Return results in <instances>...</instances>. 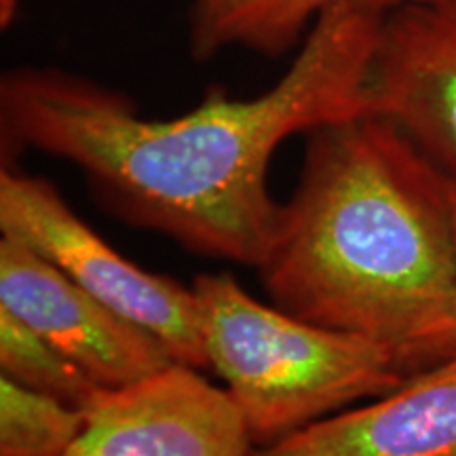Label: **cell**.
Instances as JSON below:
<instances>
[{"instance_id": "obj_1", "label": "cell", "mask_w": 456, "mask_h": 456, "mask_svg": "<svg viewBox=\"0 0 456 456\" xmlns=\"http://www.w3.org/2000/svg\"><path fill=\"white\" fill-rule=\"evenodd\" d=\"M385 20L374 0H336L269 91L248 100L209 94L161 121L89 78L15 68L0 81L3 142L77 165L129 226L256 269L281 205L269 192L273 155L292 135L370 112Z\"/></svg>"}, {"instance_id": "obj_2", "label": "cell", "mask_w": 456, "mask_h": 456, "mask_svg": "<svg viewBox=\"0 0 456 456\" xmlns=\"http://www.w3.org/2000/svg\"><path fill=\"white\" fill-rule=\"evenodd\" d=\"M256 269L279 309L376 342L410 376L456 355L450 178L379 114L306 134Z\"/></svg>"}, {"instance_id": "obj_3", "label": "cell", "mask_w": 456, "mask_h": 456, "mask_svg": "<svg viewBox=\"0 0 456 456\" xmlns=\"http://www.w3.org/2000/svg\"><path fill=\"white\" fill-rule=\"evenodd\" d=\"M192 289L208 370L224 380L256 448L410 379L376 342L258 302L228 273H203Z\"/></svg>"}, {"instance_id": "obj_4", "label": "cell", "mask_w": 456, "mask_h": 456, "mask_svg": "<svg viewBox=\"0 0 456 456\" xmlns=\"http://www.w3.org/2000/svg\"><path fill=\"white\" fill-rule=\"evenodd\" d=\"M0 231L20 239L110 309L155 334L175 362L208 370L195 289L140 269L118 254L72 212L49 180L3 167Z\"/></svg>"}, {"instance_id": "obj_5", "label": "cell", "mask_w": 456, "mask_h": 456, "mask_svg": "<svg viewBox=\"0 0 456 456\" xmlns=\"http://www.w3.org/2000/svg\"><path fill=\"white\" fill-rule=\"evenodd\" d=\"M254 450L228 391L174 362L131 385L102 389L64 456H254Z\"/></svg>"}, {"instance_id": "obj_6", "label": "cell", "mask_w": 456, "mask_h": 456, "mask_svg": "<svg viewBox=\"0 0 456 456\" xmlns=\"http://www.w3.org/2000/svg\"><path fill=\"white\" fill-rule=\"evenodd\" d=\"M0 306L37 330L102 389L157 374L175 359L131 319L15 237H0Z\"/></svg>"}, {"instance_id": "obj_7", "label": "cell", "mask_w": 456, "mask_h": 456, "mask_svg": "<svg viewBox=\"0 0 456 456\" xmlns=\"http://www.w3.org/2000/svg\"><path fill=\"white\" fill-rule=\"evenodd\" d=\"M368 98L370 112L456 182V3L387 15Z\"/></svg>"}, {"instance_id": "obj_8", "label": "cell", "mask_w": 456, "mask_h": 456, "mask_svg": "<svg viewBox=\"0 0 456 456\" xmlns=\"http://www.w3.org/2000/svg\"><path fill=\"white\" fill-rule=\"evenodd\" d=\"M254 456H456V355Z\"/></svg>"}, {"instance_id": "obj_9", "label": "cell", "mask_w": 456, "mask_h": 456, "mask_svg": "<svg viewBox=\"0 0 456 456\" xmlns=\"http://www.w3.org/2000/svg\"><path fill=\"white\" fill-rule=\"evenodd\" d=\"M336 0H195L191 49L208 60L226 47L283 53Z\"/></svg>"}, {"instance_id": "obj_10", "label": "cell", "mask_w": 456, "mask_h": 456, "mask_svg": "<svg viewBox=\"0 0 456 456\" xmlns=\"http://www.w3.org/2000/svg\"><path fill=\"white\" fill-rule=\"evenodd\" d=\"M0 370L13 383L85 410L102 387L37 330L0 306Z\"/></svg>"}, {"instance_id": "obj_11", "label": "cell", "mask_w": 456, "mask_h": 456, "mask_svg": "<svg viewBox=\"0 0 456 456\" xmlns=\"http://www.w3.org/2000/svg\"><path fill=\"white\" fill-rule=\"evenodd\" d=\"M85 427V410L0 376V456H64Z\"/></svg>"}, {"instance_id": "obj_12", "label": "cell", "mask_w": 456, "mask_h": 456, "mask_svg": "<svg viewBox=\"0 0 456 456\" xmlns=\"http://www.w3.org/2000/svg\"><path fill=\"white\" fill-rule=\"evenodd\" d=\"M380 7H440V4H452L456 0H374Z\"/></svg>"}, {"instance_id": "obj_13", "label": "cell", "mask_w": 456, "mask_h": 456, "mask_svg": "<svg viewBox=\"0 0 456 456\" xmlns=\"http://www.w3.org/2000/svg\"><path fill=\"white\" fill-rule=\"evenodd\" d=\"M15 7H17V0H3V3H0V17H3V24H7V21L13 20Z\"/></svg>"}, {"instance_id": "obj_14", "label": "cell", "mask_w": 456, "mask_h": 456, "mask_svg": "<svg viewBox=\"0 0 456 456\" xmlns=\"http://www.w3.org/2000/svg\"><path fill=\"white\" fill-rule=\"evenodd\" d=\"M450 197H452V208H454V226H456V182L450 180Z\"/></svg>"}]
</instances>
